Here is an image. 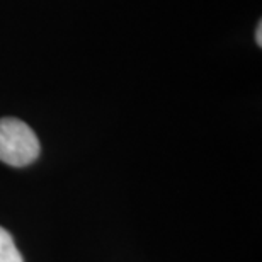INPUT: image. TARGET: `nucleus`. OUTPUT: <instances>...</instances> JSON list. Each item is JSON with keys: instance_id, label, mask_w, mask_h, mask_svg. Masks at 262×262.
<instances>
[{"instance_id": "nucleus-1", "label": "nucleus", "mask_w": 262, "mask_h": 262, "mask_svg": "<svg viewBox=\"0 0 262 262\" xmlns=\"http://www.w3.org/2000/svg\"><path fill=\"white\" fill-rule=\"evenodd\" d=\"M39 140L28 124L15 118L0 119V160L26 167L39 157Z\"/></svg>"}, {"instance_id": "nucleus-2", "label": "nucleus", "mask_w": 262, "mask_h": 262, "mask_svg": "<svg viewBox=\"0 0 262 262\" xmlns=\"http://www.w3.org/2000/svg\"><path fill=\"white\" fill-rule=\"evenodd\" d=\"M0 262H24L23 255L15 247L12 235L2 227H0Z\"/></svg>"}, {"instance_id": "nucleus-3", "label": "nucleus", "mask_w": 262, "mask_h": 262, "mask_svg": "<svg viewBox=\"0 0 262 262\" xmlns=\"http://www.w3.org/2000/svg\"><path fill=\"white\" fill-rule=\"evenodd\" d=\"M260 33H262V24L259 23L257 24V34H255V39H257V45L259 46H262V36H260Z\"/></svg>"}]
</instances>
